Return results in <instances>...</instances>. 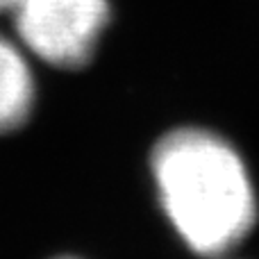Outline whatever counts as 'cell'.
Returning <instances> with one entry per match:
<instances>
[{
    "mask_svg": "<svg viewBox=\"0 0 259 259\" xmlns=\"http://www.w3.org/2000/svg\"><path fill=\"white\" fill-rule=\"evenodd\" d=\"M157 198L184 246L200 257H223L257 223V191L243 157L202 127L164 134L150 155Z\"/></svg>",
    "mask_w": 259,
    "mask_h": 259,
    "instance_id": "obj_1",
    "label": "cell"
},
{
    "mask_svg": "<svg viewBox=\"0 0 259 259\" xmlns=\"http://www.w3.org/2000/svg\"><path fill=\"white\" fill-rule=\"evenodd\" d=\"M16 41L27 55L57 68L82 66L109 21L107 0H18L12 12Z\"/></svg>",
    "mask_w": 259,
    "mask_h": 259,
    "instance_id": "obj_2",
    "label": "cell"
},
{
    "mask_svg": "<svg viewBox=\"0 0 259 259\" xmlns=\"http://www.w3.org/2000/svg\"><path fill=\"white\" fill-rule=\"evenodd\" d=\"M34 73L23 46L0 32V134L21 127L34 107Z\"/></svg>",
    "mask_w": 259,
    "mask_h": 259,
    "instance_id": "obj_3",
    "label": "cell"
},
{
    "mask_svg": "<svg viewBox=\"0 0 259 259\" xmlns=\"http://www.w3.org/2000/svg\"><path fill=\"white\" fill-rule=\"evenodd\" d=\"M16 3H18V0H0V14L12 12L14 5H16Z\"/></svg>",
    "mask_w": 259,
    "mask_h": 259,
    "instance_id": "obj_4",
    "label": "cell"
},
{
    "mask_svg": "<svg viewBox=\"0 0 259 259\" xmlns=\"http://www.w3.org/2000/svg\"><path fill=\"white\" fill-rule=\"evenodd\" d=\"M55 259H77V257H55Z\"/></svg>",
    "mask_w": 259,
    "mask_h": 259,
    "instance_id": "obj_5",
    "label": "cell"
}]
</instances>
